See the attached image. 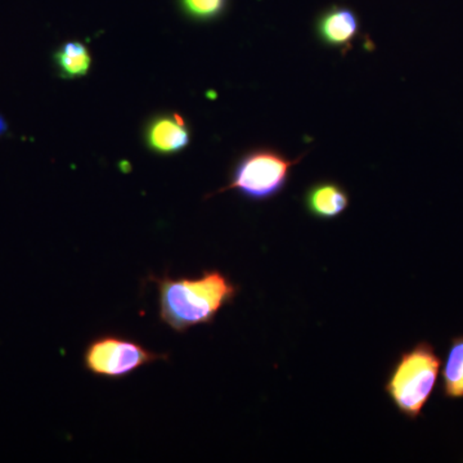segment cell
<instances>
[{
	"mask_svg": "<svg viewBox=\"0 0 463 463\" xmlns=\"http://www.w3.org/2000/svg\"><path fill=\"white\" fill-rule=\"evenodd\" d=\"M151 281L157 288L158 318L178 334L214 322L240 292V286L215 268L203 270L199 277L173 279L164 274L151 276Z\"/></svg>",
	"mask_w": 463,
	"mask_h": 463,
	"instance_id": "cell-1",
	"label": "cell"
},
{
	"mask_svg": "<svg viewBox=\"0 0 463 463\" xmlns=\"http://www.w3.org/2000/svg\"><path fill=\"white\" fill-rule=\"evenodd\" d=\"M440 365V356L428 341H420L399 354L383 386L399 413L408 420L421 416L437 385Z\"/></svg>",
	"mask_w": 463,
	"mask_h": 463,
	"instance_id": "cell-2",
	"label": "cell"
},
{
	"mask_svg": "<svg viewBox=\"0 0 463 463\" xmlns=\"http://www.w3.org/2000/svg\"><path fill=\"white\" fill-rule=\"evenodd\" d=\"M301 158L286 157L270 148H259L240 158L231 174L230 183L212 196L236 191L250 201H268L279 196L289 181L292 167Z\"/></svg>",
	"mask_w": 463,
	"mask_h": 463,
	"instance_id": "cell-3",
	"label": "cell"
},
{
	"mask_svg": "<svg viewBox=\"0 0 463 463\" xmlns=\"http://www.w3.org/2000/svg\"><path fill=\"white\" fill-rule=\"evenodd\" d=\"M169 355L152 352L138 341L118 334H102L85 346L83 364L93 376L123 380L145 365L167 361Z\"/></svg>",
	"mask_w": 463,
	"mask_h": 463,
	"instance_id": "cell-4",
	"label": "cell"
},
{
	"mask_svg": "<svg viewBox=\"0 0 463 463\" xmlns=\"http://www.w3.org/2000/svg\"><path fill=\"white\" fill-rule=\"evenodd\" d=\"M145 141L155 154L170 156L190 145L191 133L182 115H160L147 124Z\"/></svg>",
	"mask_w": 463,
	"mask_h": 463,
	"instance_id": "cell-5",
	"label": "cell"
},
{
	"mask_svg": "<svg viewBox=\"0 0 463 463\" xmlns=\"http://www.w3.org/2000/svg\"><path fill=\"white\" fill-rule=\"evenodd\" d=\"M316 29L323 44L347 51L358 35L359 20L353 9L334 5L322 12Z\"/></svg>",
	"mask_w": 463,
	"mask_h": 463,
	"instance_id": "cell-6",
	"label": "cell"
},
{
	"mask_svg": "<svg viewBox=\"0 0 463 463\" xmlns=\"http://www.w3.org/2000/svg\"><path fill=\"white\" fill-rule=\"evenodd\" d=\"M350 197L345 188L335 182H318L304 194L307 214L321 221L339 218L349 207Z\"/></svg>",
	"mask_w": 463,
	"mask_h": 463,
	"instance_id": "cell-7",
	"label": "cell"
},
{
	"mask_svg": "<svg viewBox=\"0 0 463 463\" xmlns=\"http://www.w3.org/2000/svg\"><path fill=\"white\" fill-rule=\"evenodd\" d=\"M54 63L62 78H81L90 72V51L80 42H67L54 53Z\"/></svg>",
	"mask_w": 463,
	"mask_h": 463,
	"instance_id": "cell-8",
	"label": "cell"
},
{
	"mask_svg": "<svg viewBox=\"0 0 463 463\" xmlns=\"http://www.w3.org/2000/svg\"><path fill=\"white\" fill-rule=\"evenodd\" d=\"M443 392L448 399H463V336L450 340L443 370Z\"/></svg>",
	"mask_w": 463,
	"mask_h": 463,
	"instance_id": "cell-9",
	"label": "cell"
},
{
	"mask_svg": "<svg viewBox=\"0 0 463 463\" xmlns=\"http://www.w3.org/2000/svg\"><path fill=\"white\" fill-rule=\"evenodd\" d=\"M228 0H181L183 11L196 21H213L224 14Z\"/></svg>",
	"mask_w": 463,
	"mask_h": 463,
	"instance_id": "cell-10",
	"label": "cell"
},
{
	"mask_svg": "<svg viewBox=\"0 0 463 463\" xmlns=\"http://www.w3.org/2000/svg\"><path fill=\"white\" fill-rule=\"evenodd\" d=\"M5 129H7V125H5V120L0 118V134L5 133Z\"/></svg>",
	"mask_w": 463,
	"mask_h": 463,
	"instance_id": "cell-11",
	"label": "cell"
}]
</instances>
